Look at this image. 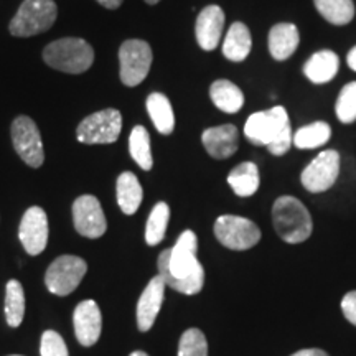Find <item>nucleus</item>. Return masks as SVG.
I'll list each match as a JSON object with an SVG mask.
<instances>
[{
    "instance_id": "obj_23",
    "label": "nucleus",
    "mask_w": 356,
    "mask_h": 356,
    "mask_svg": "<svg viewBox=\"0 0 356 356\" xmlns=\"http://www.w3.org/2000/svg\"><path fill=\"white\" fill-rule=\"evenodd\" d=\"M145 106L155 129L163 136L172 134L175 129V114H173V108L168 97L162 92H152L147 97Z\"/></svg>"
},
{
    "instance_id": "obj_1",
    "label": "nucleus",
    "mask_w": 356,
    "mask_h": 356,
    "mask_svg": "<svg viewBox=\"0 0 356 356\" xmlns=\"http://www.w3.org/2000/svg\"><path fill=\"white\" fill-rule=\"evenodd\" d=\"M198 239L193 231L186 229L180 234L175 246L165 249L159 256V275L167 287L173 291L195 296L203 289L204 270L198 257Z\"/></svg>"
},
{
    "instance_id": "obj_19",
    "label": "nucleus",
    "mask_w": 356,
    "mask_h": 356,
    "mask_svg": "<svg viewBox=\"0 0 356 356\" xmlns=\"http://www.w3.org/2000/svg\"><path fill=\"white\" fill-rule=\"evenodd\" d=\"M252 38L251 32L243 22H234L226 33L222 42V56L233 63H241L251 53Z\"/></svg>"
},
{
    "instance_id": "obj_30",
    "label": "nucleus",
    "mask_w": 356,
    "mask_h": 356,
    "mask_svg": "<svg viewBox=\"0 0 356 356\" xmlns=\"http://www.w3.org/2000/svg\"><path fill=\"white\" fill-rule=\"evenodd\" d=\"M335 113L338 121L343 124H351L356 121V81L348 83L338 95Z\"/></svg>"
},
{
    "instance_id": "obj_22",
    "label": "nucleus",
    "mask_w": 356,
    "mask_h": 356,
    "mask_svg": "<svg viewBox=\"0 0 356 356\" xmlns=\"http://www.w3.org/2000/svg\"><path fill=\"white\" fill-rule=\"evenodd\" d=\"M115 191H118V203L121 207L122 213L126 215H134L139 210L144 191L137 180V177L132 172H122L115 184Z\"/></svg>"
},
{
    "instance_id": "obj_27",
    "label": "nucleus",
    "mask_w": 356,
    "mask_h": 356,
    "mask_svg": "<svg viewBox=\"0 0 356 356\" xmlns=\"http://www.w3.org/2000/svg\"><path fill=\"white\" fill-rule=\"evenodd\" d=\"M129 152L142 170H150L154 165L152 150H150V136L144 126H136L129 136Z\"/></svg>"
},
{
    "instance_id": "obj_34",
    "label": "nucleus",
    "mask_w": 356,
    "mask_h": 356,
    "mask_svg": "<svg viewBox=\"0 0 356 356\" xmlns=\"http://www.w3.org/2000/svg\"><path fill=\"white\" fill-rule=\"evenodd\" d=\"M291 356H328L327 351L318 350V348H309V350H300L297 353H293Z\"/></svg>"
},
{
    "instance_id": "obj_29",
    "label": "nucleus",
    "mask_w": 356,
    "mask_h": 356,
    "mask_svg": "<svg viewBox=\"0 0 356 356\" xmlns=\"http://www.w3.org/2000/svg\"><path fill=\"white\" fill-rule=\"evenodd\" d=\"M170 220V208L165 202H160L150 211L145 228V241L149 246H157L165 238V231Z\"/></svg>"
},
{
    "instance_id": "obj_11",
    "label": "nucleus",
    "mask_w": 356,
    "mask_h": 356,
    "mask_svg": "<svg viewBox=\"0 0 356 356\" xmlns=\"http://www.w3.org/2000/svg\"><path fill=\"white\" fill-rule=\"evenodd\" d=\"M340 173V154L337 150H323L304 168L300 181L310 193H323L335 185Z\"/></svg>"
},
{
    "instance_id": "obj_9",
    "label": "nucleus",
    "mask_w": 356,
    "mask_h": 356,
    "mask_svg": "<svg viewBox=\"0 0 356 356\" xmlns=\"http://www.w3.org/2000/svg\"><path fill=\"white\" fill-rule=\"evenodd\" d=\"M152 48L144 40H127L119 48L121 81L126 86H137L149 74L152 66Z\"/></svg>"
},
{
    "instance_id": "obj_2",
    "label": "nucleus",
    "mask_w": 356,
    "mask_h": 356,
    "mask_svg": "<svg viewBox=\"0 0 356 356\" xmlns=\"http://www.w3.org/2000/svg\"><path fill=\"white\" fill-rule=\"evenodd\" d=\"M244 136L254 145H266L277 157L287 154L293 139L287 111L282 106H274L269 111L251 114L244 124Z\"/></svg>"
},
{
    "instance_id": "obj_35",
    "label": "nucleus",
    "mask_w": 356,
    "mask_h": 356,
    "mask_svg": "<svg viewBox=\"0 0 356 356\" xmlns=\"http://www.w3.org/2000/svg\"><path fill=\"white\" fill-rule=\"evenodd\" d=\"M124 0H97V3H101L104 8H109V10H115L122 6Z\"/></svg>"
},
{
    "instance_id": "obj_31",
    "label": "nucleus",
    "mask_w": 356,
    "mask_h": 356,
    "mask_svg": "<svg viewBox=\"0 0 356 356\" xmlns=\"http://www.w3.org/2000/svg\"><path fill=\"white\" fill-rule=\"evenodd\" d=\"M178 356H208L207 337L198 328H190L180 338Z\"/></svg>"
},
{
    "instance_id": "obj_15",
    "label": "nucleus",
    "mask_w": 356,
    "mask_h": 356,
    "mask_svg": "<svg viewBox=\"0 0 356 356\" xmlns=\"http://www.w3.org/2000/svg\"><path fill=\"white\" fill-rule=\"evenodd\" d=\"M165 287L163 279L160 275H155L142 292L139 304H137V327L140 332H149L155 323V318L162 309Z\"/></svg>"
},
{
    "instance_id": "obj_36",
    "label": "nucleus",
    "mask_w": 356,
    "mask_h": 356,
    "mask_svg": "<svg viewBox=\"0 0 356 356\" xmlns=\"http://www.w3.org/2000/svg\"><path fill=\"white\" fill-rule=\"evenodd\" d=\"M346 63L353 71H356V47H353L348 53V56H346Z\"/></svg>"
},
{
    "instance_id": "obj_18",
    "label": "nucleus",
    "mask_w": 356,
    "mask_h": 356,
    "mask_svg": "<svg viewBox=\"0 0 356 356\" xmlns=\"http://www.w3.org/2000/svg\"><path fill=\"white\" fill-rule=\"evenodd\" d=\"M269 51L274 60L284 61L296 53L300 43V35L293 24H277L269 32Z\"/></svg>"
},
{
    "instance_id": "obj_13",
    "label": "nucleus",
    "mask_w": 356,
    "mask_h": 356,
    "mask_svg": "<svg viewBox=\"0 0 356 356\" xmlns=\"http://www.w3.org/2000/svg\"><path fill=\"white\" fill-rule=\"evenodd\" d=\"M19 238L30 256L42 254L48 244V216L43 208L32 207L22 216Z\"/></svg>"
},
{
    "instance_id": "obj_17",
    "label": "nucleus",
    "mask_w": 356,
    "mask_h": 356,
    "mask_svg": "<svg viewBox=\"0 0 356 356\" xmlns=\"http://www.w3.org/2000/svg\"><path fill=\"white\" fill-rule=\"evenodd\" d=\"M202 142L207 152L213 159H229L236 154L239 147L238 129L233 124H222L218 127H210L202 134Z\"/></svg>"
},
{
    "instance_id": "obj_6",
    "label": "nucleus",
    "mask_w": 356,
    "mask_h": 356,
    "mask_svg": "<svg viewBox=\"0 0 356 356\" xmlns=\"http://www.w3.org/2000/svg\"><path fill=\"white\" fill-rule=\"evenodd\" d=\"M122 129V114L118 109H102L84 118L76 129L81 144H113L119 139Z\"/></svg>"
},
{
    "instance_id": "obj_5",
    "label": "nucleus",
    "mask_w": 356,
    "mask_h": 356,
    "mask_svg": "<svg viewBox=\"0 0 356 356\" xmlns=\"http://www.w3.org/2000/svg\"><path fill=\"white\" fill-rule=\"evenodd\" d=\"M56 17L58 7L53 0H24L8 25V32L19 38L33 37L50 30Z\"/></svg>"
},
{
    "instance_id": "obj_7",
    "label": "nucleus",
    "mask_w": 356,
    "mask_h": 356,
    "mask_svg": "<svg viewBox=\"0 0 356 356\" xmlns=\"http://www.w3.org/2000/svg\"><path fill=\"white\" fill-rule=\"evenodd\" d=\"M215 236L225 248L246 251L259 243L261 229L248 218L222 215L215 222Z\"/></svg>"
},
{
    "instance_id": "obj_26",
    "label": "nucleus",
    "mask_w": 356,
    "mask_h": 356,
    "mask_svg": "<svg viewBox=\"0 0 356 356\" xmlns=\"http://www.w3.org/2000/svg\"><path fill=\"white\" fill-rule=\"evenodd\" d=\"M315 7L332 25H346L355 17L353 0H314Z\"/></svg>"
},
{
    "instance_id": "obj_3",
    "label": "nucleus",
    "mask_w": 356,
    "mask_h": 356,
    "mask_svg": "<svg viewBox=\"0 0 356 356\" xmlns=\"http://www.w3.org/2000/svg\"><path fill=\"white\" fill-rule=\"evenodd\" d=\"M275 233L289 244L304 243L310 238L314 222L304 203L293 197H280L273 207Z\"/></svg>"
},
{
    "instance_id": "obj_24",
    "label": "nucleus",
    "mask_w": 356,
    "mask_h": 356,
    "mask_svg": "<svg viewBox=\"0 0 356 356\" xmlns=\"http://www.w3.org/2000/svg\"><path fill=\"white\" fill-rule=\"evenodd\" d=\"M228 184L238 197H251L259 188V168L252 162L239 163L228 175Z\"/></svg>"
},
{
    "instance_id": "obj_32",
    "label": "nucleus",
    "mask_w": 356,
    "mask_h": 356,
    "mask_svg": "<svg viewBox=\"0 0 356 356\" xmlns=\"http://www.w3.org/2000/svg\"><path fill=\"white\" fill-rule=\"evenodd\" d=\"M40 353L42 356H68V348H66L63 337L53 330L44 332L42 335Z\"/></svg>"
},
{
    "instance_id": "obj_14",
    "label": "nucleus",
    "mask_w": 356,
    "mask_h": 356,
    "mask_svg": "<svg viewBox=\"0 0 356 356\" xmlns=\"http://www.w3.org/2000/svg\"><path fill=\"white\" fill-rule=\"evenodd\" d=\"M74 332L78 341L83 346H92L101 337L102 317L101 310L95 300H83L74 309L73 315Z\"/></svg>"
},
{
    "instance_id": "obj_37",
    "label": "nucleus",
    "mask_w": 356,
    "mask_h": 356,
    "mask_svg": "<svg viewBox=\"0 0 356 356\" xmlns=\"http://www.w3.org/2000/svg\"><path fill=\"white\" fill-rule=\"evenodd\" d=\"M129 356H149L145 353V351H134V353H131Z\"/></svg>"
},
{
    "instance_id": "obj_38",
    "label": "nucleus",
    "mask_w": 356,
    "mask_h": 356,
    "mask_svg": "<svg viewBox=\"0 0 356 356\" xmlns=\"http://www.w3.org/2000/svg\"><path fill=\"white\" fill-rule=\"evenodd\" d=\"M147 3H149V6H155V3H159L160 0H145Z\"/></svg>"
},
{
    "instance_id": "obj_10",
    "label": "nucleus",
    "mask_w": 356,
    "mask_h": 356,
    "mask_svg": "<svg viewBox=\"0 0 356 356\" xmlns=\"http://www.w3.org/2000/svg\"><path fill=\"white\" fill-rule=\"evenodd\" d=\"M10 134L13 149L26 165L33 168L42 167L44 162V150L42 136H40V131L33 119L29 118V115H19L12 122Z\"/></svg>"
},
{
    "instance_id": "obj_21",
    "label": "nucleus",
    "mask_w": 356,
    "mask_h": 356,
    "mask_svg": "<svg viewBox=\"0 0 356 356\" xmlns=\"http://www.w3.org/2000/svg\"><path fill=\"white\" fill-rule=\"evenodd\" d=\"M210 97L213 104L226 114H236L244 104L243 91L228 79H218L211 84Z\"/></svg>"
},
{
    "instance_id": "obj_12",
    "label": "nucleus",
    "mask_w": 356,
    "mask_h": 356,
    "mask_svg": "<svg viewBox=\"0 0 356 356\" xmlns=\"http://www.w3.org/2000/svg\"><path fill=\"white\" fill-rule=\"evenodd\" d=\"M74 228L84 238L97 239L108 229L104 211L99 200L92 195H81L73 203Z\"/></svg>"
},
{
    "instance_id": "obj_39",
    "label": "nucleus",
    "mask_w": 356,
    "mask_h": 356,
    "mask_svg": "<svg viewBox=\"0 0 356 356\" xmlns=\"http://www.w3.org/2000/svg\"><path fill=\"white\" fill-rule=\"evenodd\" d=\"M12 356H19V355H12Z\"/></svg>"
},
{
    "instance_id": "obj_4",
    "label": "nucleus",
    "mask_w": 356,
    "mask_h": 356,
    "mask_svg": "<svg viewBox=\"0 0 356 356\" xmlns=\"http://www.w3.org/2000/svg\"><path fill=\"white\" fill-rule=\"evenodd\" d=\"M43 60L53 70L79 74L91 68L95 61V50L83 38H60L44 47Z\"/></svg>"
},
{
    "instance_id": "obj_8",
    "label": "nucleus",
    "mask_w": 356,
    "mask_h": 356,
    "mask_svg": "<svg viewBox=\"0 0 356 356\" xmlns=\"http://www.w3.org/2000/svg\"><path fill=\"white\" fill-rule=\"evenodd\" d=\"M88 270L86 261L78 256H60L50 264L44 274L47 289L55 296L65 297L76 291Z\"/></svg>"
},
{
    "instance_id": "obj_16",
    "label": "nucleus",
    "mask_w": 356,
    "mask_h": 356,
    "mask_svg": "<svg viewBox=\"0 0 356 356\" xmlns=\"http://www.w3.org/2000/svg\"><path fill=\"white\" fill-rule=\"evenodd\" d=\"M225 20V12L218 6H208L200 12L197 25H195V35L202 50L213 51L220 44Z\"/></svg>"
},
{
    "instance_id": "obj_28",
    "label": "nucleus",
    "mask_w": 356,
    "mask_h": 356,
    "mask_svg": "<svg viewBox=\"0 0 356 356\" xmlns=\"http://www.w3.org/2000/svg\"><path fill=\"white\" fill-rule=\"evenodd\" d=\"M25 317V292L19 280H8L6 289V320L17 328Z\"/></svg>"
},
{
    "instance_id": "obj_25",
    "label": "nucleus",
    "mask_w": 356,
    "mask_h": 356,
    "mask_svg": "<svg viewBox=\"0 0 356 356\" xmlns=\"http://www.w3.org/2000/svg\"><path fill=\"white\" fill-rule=\"evenodd\" d=\"M332 137V129L327 122L317 121L307 124V126L300 127L299 131L293 134L292 145L297 149H317L327 144Z\"/></svg>"
},
{
    "instance_id": "obj_33",
    "label": "nucleus",
    "mask_w": 356,
    "mask_h": 356,
    "mask_svg": "<svg viewBox=\"0 0 356 356\" xmlns=\"http://www.w3.org/2000/svg\"><path fill=\"white\" fill-rule=\"evenodd\" d=\"M341 310H343L346 320L356 327V291H351L343 297V300H341Z\"/></svg>"
},
{
    "instance_id": "obj_20",
    "label": "nucleus",
    "mask_w": 356,
    "mask_h": 356,
    "mask_svg": "<svg viewBox=\"0 0 356 356\" xmlns=\"http://www.w3.org/2000/svg\"><path fill=\"white\" fill-rule=\"evenodd\" d=\"M340 68V58L330 50L314 53L304 66V74L315 84L332 81Z\"/></svg>"
}]
</instances>
